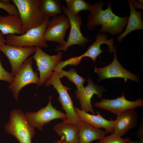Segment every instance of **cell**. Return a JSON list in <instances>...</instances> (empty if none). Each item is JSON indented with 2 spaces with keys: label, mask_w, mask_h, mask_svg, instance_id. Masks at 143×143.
Here are the masks:
<instances>
[{
  "label": "cell",
  "mask_w": 143,
  "mask_h": 143,
  "mask_svg": "<svg viewBox=\"0 0 143 143\" xmlns=\"http://www.w3.org/2000/svg\"><path fill=\"white\" fill-rule=\"evenodd\" d=\"M36 50L32 57L36 62L39 74L38 87L43 85L51 76L57 65L61 61L62 51H59L56 55H51L44 52L39 47H36Z\"/></svg>",
  "instance_id": "6"
},
{
  "label": "cell",
  "mask_w": 143,
  "mask_h": 143,
  "mask_svg": "<svg viewBox=\"0 0 143 143\" xmlns=\"http://www.w3.org/2000/svg\"><path fill=\"white\" fill-rule=\"evenodd\" d=\"M127 143H143V140H140L139 141H135L130 139L127 141Z\"/></svg>",
  "instance_id": "31"
},
{
  "label": "cell",
  "mask_w": 143,
  "mask_h": 143,
  "mask_svg": "<svg viewBox=\"0 0 143 143\" xmlns=\"http://www.w3.org/2000/svg\"><path fill=\"white\" fill-rule=\"evenodd\" d=\"M39 7L41 12L46 18L55 17L63 12L60 0H40Z\"/></svg>",
  "instance_id": "22"
},
{
  "label": "cell",
  "mask_w": 143,
  "mask_h": 143,
  "mask_svg": "<svg viewBox=\"0 0 143 143\" xmlns=\"http://www.w3.org/2000/svg\"><path fill=\"white\" fill-rule=\"evenodd\" d=\"M66 7L71 14L78 15L80 11L83 10H91L92 5L84 0H66Z\"/></svg>",
  "instance_id": "23"
},
{
  "label": "cell",
  "mask_w": 143,
  "mask_h": 143,
  "mask_svg": "<svg viewBox=\"0 0 143 143\" xmlns=\"http://www.w3.org/2000/svg\"><path fill=\"white\" fill-rule=\"evenodd\" d=\"M53 129L59 136L64 137V140L69 143H79V130L77 124L63 121L55 124Z\"/></svg>",
  "instance_id": "20"
},
{
  "label": "cell",
  "mask_w": 143,
  "mask_h": 143,
  "mask_svg": "<svg viewBox=\"0 0 143 143\" xmlns=\"http://www.w3.org/2000/svg\"><path fill=\"white\" fill-rule=\"evenodd\" d=\"M62 143H69L68 142H67L64 140L62 142Z\"/></svg>",
  "instance_id": "33"
},
{
  "label": "cell",
  "mask_w": 143,
  "mask_h": 143,
  "mask_svg": "<svg viewBox=\"0 0 143 143\" xmlns=\"http://www.w3.org/2000/svg\"><path fill=\"white\" fill-rule=\"evenodd\" d=\"M49 20V18H46L41 25L30 30L23 34L7 35L6 44L19 47H47L48 44L43 38V34Z\"/></svg>",
  "instance_id": "4"
},
{
  "label": "cell",
  "mask_w": 143,
  "mask_h": 143,
  "mask_svg": "<svg viewBox=\"0 0 143 143\" xmlns=\"http://www.w3.org/2000/svg\"><path fill=\"white\" fill-rule=\"evenodd\" d=\"M77 124L79 130V143H90L95 140H99L107 133L105 131L95 128L81 120Z\"/></svg>",
  "instance_id": "18"
},
{
  "label": "cell",
  "mask_w": 143,
  "mask_h": 143,
  "mask_svg": "<svg viewBox=\"0 0 143 143\" xmlns=\"http://www.w3.org/2000/svg\"><path fill=\"white\" fill-rule=\"evenodd\" d=\"M138 114L135 109L127 110L117 116L114 120L113 133L122 137L137 126Z\"/></svg>",
  "instance_id": "16"
},
{
  "label": "cell",
  "mask_w": 143,
  "mask_h": 143,
  "mask_svg": "<svg viewBox=\"0 0 143 143\" xmlns=\"http://www.w3.org/2000/svg\"><path fill=\"white\" fill-rule=\"evenodd\" d=\"M96 107L110 111L118 115L124 111L129 109L143 107V100L139 99L135 101L126 99L123 92L122 96L114 99H102L95 104Z\"/></svg>",
  "instance_id": "14"
},
{
  "label": "cell",
  "mask_w": 143,
  "mask_h": 143,
  "mask_svg": "<svg viewBox=\"0 0 143 143\" xmlns=\"http://www.w3.org/2000/svg\"><path fill=\"white\" fill-rule=\"evenodd\" d=\"M57 72L60 78L65 76L69 80L73 82L76 86L77 91L81 90L84 87L83 84L86 79L79 75L74 69L71 68L68 71L61 69Z\"/></svg>",
  "instance_id": "24"
},
{
  "label": "cell",
  "mask_w": 143,
  "mask_h": 143,
  "mask_svg": "<svg viewBox=\"0 0 143 143\" xmlns=\"http://www.w3.org/2000/svg\"><path fill=\"white\" fill-rule=\"evenodd\" d=\"M11 1L17 9L25 33L40 26L46 19L39 10L40 0H12Z\"/></svg>",
  "instance_id": "2"
},
{
  "label": "cell",
  "mask_w": 143,
  "mask_h": 143,
  "mask_svg": "<svg viewBox=\"0 0 143 143\" xmlns=\"http://www.w3.org/2000/svg\"><path fill=\"white\" fill-rule=\"evenodd\" d=\"M6 43V39L3 34L0 32V47Z\"/></svg>",
  "instance_id": "30"
},
{
  "label": "cell",
  "mask_w": 143,
  "mask_h": 143,
  "mask_svg": "<svg viewBox=\"0 0 143 143\" xmlns=\"http://www.w3.org/2000/svg\"><path fill=\"white\" fill-rule=\"evenodd\" d=\"M65 138L63 136H61V139L60 140H58L57 142V143H62V141L64 140Z\"/></svg>",
  "instance_id": "32"
},
{
  "label": "cell",
  "mask_w": 143,
  "mask_h": 143,
  "mask_svg": "<svg viewBox=\"0 0 143 143\" xmlns=\"http://www.w3.org/2000/svg\"><path fill=\"white\" fill-rule=\"evenodd\" d=\"M0 32L4 35L24 33L19 16L9 14L0 15Z\"/></svg>",
  "instance_id": "19"
},
{
  "label": "cell",
  "mask_w": 143,
  "mask_h": 143,
  "mask_svg": "<svg viewBox=\"0 0 143 143\" xmlns=\"http://www.w3.org/2000/svg\"><path fill=\"white\" fill-rule=\"evenodd\" d=\"M1 52L0 51V80L5 81L11 84L13 81L14 77L3 67L1 61Z\"/></svg>",
  "instance_id": "27"
},
{
  "label": "cell",
  "mask_w": 143,
  "mask_h": 143,
  "mask_svg": "<svg viewBox=\"0 0 143 143\" xmlns=\"http://www.w3.org/2000/svg\"><path fill=\"white\" fill-rule=\"evenodd\" d=\"M60 79L58 72L54 71L50 78L45 83V85L49 86L52 85L58 92V100L67 116L66 119L63 121L77 124L81 120L76 113L72 99L68 92L71 88L64 86Z\"/></svg>",
  "instance_id": "5"
},
{
  "label": "cell",
  "mask_w": 143,
  "mask_h": 143,
  "mask_svg": "<svg viewBox=\"0 0 143 143\" xmlns=\"http://www.w3.org/2000/svg\"><path fill=\"white\" fill-rule=\"evenodd\" d=\"M35 47H19L5 44L0 47V51L6 56L11 67V73L14 77L29 56L34 53Z\"/></svg>",
  "instance_id": "12"
},
{
  "label": "cell",
  "mask_w": 143,
  "mask_h": 143,
  "mask_svg": "<svg viewBox=\"0 0 143 143\" xmlns=\"http://www.w3.org/2000/svg\"><path fill=\"white\" fill-rule=\"evenodd\" d=\"M51 98V96L49 97V101L46 107L41 108L37 112H28L24 114L27 122L33 128H36L42 131L44 124L54 119H60L64 120L66 119L67 116L65 113L52 106Z\"/></svg>",
  "instance_id": "9"
},
{
  "label": "cell",
  "mask_w": 143,
  "mask_h": 143,
  "mask_svg": "<svg viewBox=\"0 0 143 143\" xmlns=\"http://www.w3.org/2000/svg\"><path fill=\"white\" fill-rule=\"evenodd\" d=\"M130 139V137L124 139L122 138L113 133L109 135L105 136L99 140L97 143H127Z\"/></svg>",
  "instance_id": "25"
},
{
  "label": "cell",
  "mask_w": 143,
  "mask_h": 143,
  "mask_svg": "<svg viewBox=\"0 0 143 143\" xmlns=\"http://www.w3.org/2000/svg\"><path fill=\"white\" fill-rule=\"evenodd\" d=\"M107 35L100 33L96 36V40L90 46L86 52L78 56L70 58L65 60L61 61L58 64L59 67L62 69L67 65H77L80 64L82 59L88 57L91 58L94 62L97 57L103 52L100 48L101 45L103 44H106L108 47L110 52H113L114 46V39L111 38L107 40Z\"/></svg>",
  "instance_id": "8"
},
{
  "label": "cell",
  "mask_w": 143,
  "mask_h": 143,
  "mask_svg": "<svg viewBox=\"0 0 143 143\" xmlns=\"http://www.w3.org/2000/svg\"><path fill=\"white\" fill-rule=\"evenodd\" d=\"M133 8L135 9H143L142 0H129Z\"/></svg>",
  "instance_id": "28"
},
{
  "label": "cell",
  "mask_w": 143,
  "mask_h": 143,
  "mask_svg": "<svg viewBox=\"0 0 143 143\" xmlns=\"http://www.w3.org/2000/svg\"><path fill=\"white\" fill-rule=\"evenodd\" d=\"M107 8L102 9L104 3L102 1L94 3L92 5L87 21V28L88 30L96 29L98 25H101L100 32H108L112 35L120 34L127 25L128 17L126 15L120 17L114 14L111 9V1L108 3Z\"/></svg>",
  "instance_id": "1"
},
{
  "label": "cell",
  "mask_w": 143,
  "mask_h": 143,
  "mask_svg": "<svg viewBox=\"0 0 143 143\" xmlns=\"http://www.w3.org/2000/svg\"><path fill=\"white\" fill-rule=\"evenodd\" d=\"M70 26L69 19L64 14L52 17L48 23L43 38L47 42H56L63 46L66 42L64 39L66 32Z\"/></svg>",
  "instance_id": "11"
},
{
  "label": "cell",
  "mask_w": 143,
  "mask_h": 143,
  "mask_svg": "<svg viewBox=\"0 0 143 143\" xmlns=\"http://www.w3.org/2000/svg\"><path fill=\"white\" fill-rule=\"evenodd\" d=\"M130 14L124 31L117 38L118 41L120 42L128 34L136 30L143 29L142 11H137L128 0Z\"/></svg>",
  "instance_id": "21"
},
{
  "label": "cell",
  "mask_w": 143,
  "mask_h": 143,
  "mask_svg": "<svg viewBox=\"0 0 143 143\" xmlns=\"http://www.w3.org/2000/svg\"><path fill=\"white\" fill-rule=\"evenodd\" d=\"M0 8L6 11L9 15L19 16L17 9L14 4H6L0 0Z\"/></svg>",
  "instance_id": "26"
},
{
  "label": "cell",
  "mask_w": 143,
  "mask_h": 143,
  "mask_svg": "<svg viewBox=\"0 0 143 143\" xmlns=\"http://www.w3.org/2000/svg\"><path fill=\"white\" fill-rule=\"evenodd\" d=\"M33 62L32 57L26 60L14 76L13 81L8 87L17 101L19 102V92L23 87L28 84L38 83L39 74L33 70L32 66Z\"/></svg>",
  "instance_id": "7"
},
{
  "label": "cell",
  "mask_w": 143,
  "mask_h": 143,
  "mask_svg": "<svg viewBox=\"0 0 143 143\" xmlns=\"http://www.w3.org/2000/svg\"><path fill=\"white\" fill-rule=\"evenodd\" d=\"M5 128L7 133L14 136L20 143H32L35 132L34 128L28 123L20 109L11 110L9 121L5 124Z\"/></svg>",
  "instance_id": "3"
},
{
  "label": "cell",
  "mask_w": 143,
  "mask_h": 143,
  "mask_svg": "<svg viewBox=\"0 0 143 143\" xmlns=\"http://www.w3.org/2000/svg\"><path fill=\"white\" fill-rule=\"evenodd\" d=\"M87 81L88 83L87 86L84 87L79 91H75L76 98L79 101L81 109L95 114V113L91 103V99L95 94L101 99L103 92L105 90L102 87L95 84L91 78H89Z\"/></svg>",
  "instance_id": "15"
},
{
  "label": "cell",
  "mask_w": 143,
  "mask_h": 143,
  "mask_svg": "<svg viewBox=\"0 0 143 143\" xmlns=\"http://www.w3.org/2000/svg\"><path fill=\"white\" fill-rule=\"evenodd\" d=\"M62 7L64 14L68 17L69 20L70 32L65 44L62 46L57 45L55 51L65 52L69 47L74 45L84 47L89 42L90 40L88 37H84L81 32V27L82 21L81 16L73 15L68 11L64 5Z\"/></svg>",
  "instance_id": "10"
},
{
  "label": "cell",
  "mask_w": 143,
  "mask_h": 143,
  "mask_svg": "<svg viewBox=\"0 0 143 143\" xmlns=\"http://www.w3.org/2000/svg\"><path fill=\"white\" fill-rule=\"evenodd\" d=\"M137 136L140 140H143V124L141 125L137 131Z\"/></svg>",
  "instance_id": "29"
},
{
  "label": "cell",
  "mask_w": 143,
  "mask_h": 143,
  "mask_svg": "<svg viewBox=\"0 0 143 143\" xmlns=\"http://www.w3.org/2000/svg\"><path fill=\"white\" fill-rule=\"evenodd\" d=\"M75 109L77 115L81 120L95 128H104L107 133H113L114 120L106 119L99 111H96V114L94 115L90 114L77 107H75Z\"/></svg>",
  "instance_id": "17"
},
{
  "label": "cell",
  "mask_w": 143,
  "mask_h": 143,
  "mask_svg": "<svg viewBox=\"0 0 143 143\" xmlns=\"http://www.w3.org/2000/svg\"><path fill=\"white\" fill-rule=\"evenodd\" d=\"M116 47L114 46V58L110 64L103 68H95L94 72L99 77L98 81L107 78H121L124 79L125 82L129 79L139 83V77L125 69L118 61L116 52Z\"/></svg>",
  "instance_id": "13"
}]
</instances>
